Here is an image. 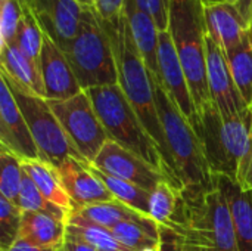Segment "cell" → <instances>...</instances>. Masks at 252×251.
<instances>
[{"instance_id": "12", "label": "cell", "mask_w": 252, "mask_h": 251, "mask_svg": "<svg viewBox=\"0 0 252 251\" xmlns=\"http://www.w3.org/2000/svg\"><path fill=\"white\" fill-rule=\"evenodd\" d=\"M207 68L211 99L224 120L238 117L248 107L235 84L226 52L207 34Z\"/></svg>"}, {"instance_id": "11", "label": "cell", "mask_w": 252, "mask_h": 251, "mask_svg": "<svg viewBox=\"0 0 252 251\" xmlns=\"http://www.w3.org/2000/svg\"><path fill=\"white\" fill-rule=\"evenodd\" d=\"M158 65H159V86L167 92L170 99L180 109L183 117L198 130L199 117L193 104L189 84L180 64L176 46L173 43L170 31H159L158 46Z\"/></svg>"}, {"instance_id": "21", "label": "cell", "mask_w": 252, "mask_h": 251, "mask_svg": "<svg viewBox=\"0 0 252 251\" xmlns=\"http://www.w3.org/2000/svg\"><path fill=\"white\" fill-rule=\"evenodd\" d=\"M149 217L159 226L180 234L185 226V198L183 191L170 182H161L151 192Z\"/></svg>"}, {"instance_id": "14", "label": "cell", "mask_w": 252, "mask_h": 251, "mask_svg": "<svg viewBox=\"0 0 252 251\" xmlns=\"http://www.w3.org/2000/svg\"><path fill=\"white\" fill-rule=\"evenodd\" d=\"M0 146L22 161L40 160L38 148L7 83L0 77Z\"/></svg>"}, {"instance_id": "46", "label": "cell", "mask_w": 252, "mask_h": 251, "mask_svg": "<svg viewBox=\"0 0 252 251\" xmlns=\"http://www.w3.org/2000/svg\"><path fill=\"white\" fill-rule=\"evenodd\" d=\"M251 24H252V21H251Z\"/></svg>"}, {"instance_id": "5", "label": "cell", "mask_w": 252, "mask_h": 251, "mask_svg": "<svg viewBox=\"0 0 252 251\" xmlns=\"http://www.w3.org/2000/svg\"><path fill=\"white\" fill-rule=\"evenodd\" d=\"M154 90L161 126L183 191L201 192L211 189L214 186V175L198 132L183 117L162 86L154 83Z\"/></svg>"}, {"instance_id": "22", "label": "cell", "mask_w": 252, "mask_h": 251, "mask_svg": "<svg viewBox=\"0 0 252 251\" xmlns=\"http://www.w3.org/2000/svg\"><path fill=\"white\" fill-rule=\"evenodd\" d=\"M19 238L38 247L59 250L66 238V222L34 212H22Z\"/></svg>"}, {"instance_id": "10", "label": "cell", "mask_w": 252, "mask_h": 251, "mask_svg": "<svg viewBox=\"0 0 252 251\" xmlns=\"http://www.w3.org/2000/svg\"><path fill=\"white\" fill-rule=\"evenodd\" d=\"M92 166L109 176L134 183L148 192L155 191L161 182H168L152 164L114 141H108L103 145Z\"/></svg>"}, {"instance_id": "37", "label": "cell", "mask_w": 252, "mask_h": 251, "mask_svg": "<svg viewBox=\"0 0 252 251\" xmlns=\"http://www.w3.org/2000/svg\"><path fill=\"white\" fill-rule=\"evenodd\" d=\"M61 251H97L96 249H93L92 246H89L87 243H84L83 240L71 235V234H66V238H65V243L63 246L61 247Z\"/></svg>"}, {"instance_id": "8", "label": "cell", "mask_w": 252, "mask_h": 251, "mask_svg": "<svg viewBox=\"0 0 252 251\" xmlns=\"http://www.w3.org/2000/svg\"><path fill=\"white\" fill-rule=\"evenodd\" d=\"M0 77L7 83L10 92L18 102L30 133L38 148L40 160L47 161L55 167H59L69 157L87 163L65 133L47 99L24 92L22 89L10 83L3 74H0Z\"/></svg>"}, {"instance_id": "33", "label": "cell", "mask_w": 252, "mask_h": 251, "mask_svg": "<svg viewBox=\"0 0 252 251\" xmlns=\"http://www.w3.org/2000/svg\"><path fill=\"white\" fill-rule=\"evenodd\" d=\"M0 47L15 41L22 9L19 0H4L0 3Z\"/></svg>"}, {"instance_id": "44", "label": "cell", "mask_w": 252, "mask_h": 251, "mask_svg": "<svg viewBox=\"0 0 252 251\" xmlns=\"http://www.w3.org/2000/svg\"><path fill=\"white\" fill-rule=\"evenodd\" d=\"M142 251H162V249H161V243H159V244H157V246L148 247V249H145V250H142Z\"/></svg>"}, {"instance_id": "29", "label": "cell", "mask_w": 252, "mask_h": 251, "mask_svg": "<svg viewBox=\"0 0 252 251\" xmlns=\"http://www.w3.org/2000/svg\"><path fill=\"white\" fill-rule=\"evenodd\" d=\"M19 3H21V9H22V15H21L18 33H16L13 43L24 55H27L30 59L38 62L43 41H44V33H43L38 21L35 19L34 13L31 12L30 6L24 0H19Z\"/></svg>"}, {"instance_id": "7", "label": "cell", "mask_w": 252, "mask_h": 251, "mask_svg": "<svg viewBox=\"0 0 252 251\" xmlns=\"http://www.w3.org/2000/svg\"><path fill=\"white\" fill-rule=\"evenodd\" d=\"M185 243L202 251H238L227 201L214 183L208 191L185 192Z\"/></svg>"}, {"instance_id": "20", "label": "cell", "mask_w": 252, "mask_h": 251, "mask_svg": "<svg viewBox=\"0 0 252 251\" xmlns=\"http://www.w3.org/2000/svg\"><path fill=\"white\" fill-rule=\"evenodd\" d=\"M0 74H3L10 83L27 93L46 99L40 62H35L24 55L15 43L0 47Z\"/></svg>"}, {"instance_id": "24", "label": "cell", "mask_w": 252, "mask_h": 251, "mask_svg": "<svg viewBox=\"0 0 252 251\" xmlns=\"http://www.w3.org/2000/svg\"><path fill=\"white\" fill-rule=\"evenodd\" d=\"M66 234H71L97 251H133L123 246L112 231L105 229L75 212H71L66 220Z\"/></svg>"}, {"instance_id": "13", "label": "cell", "mask_w": 252, "mask_h": 251, "mask_svg": "<svg viewBox=\"0 0 252 251\" xmlns=\"http://www.w3.org/2000/svg\"><path fill=\"white\" fill-rule=\"evenodd\" d=\"M43 33L61 49L71 41L81 24L84 6L75 0H24Z\"/></svg>"}, {"instance_id": "2", "label": "cell", "mask_w": 252, "mask_h": 251, "mask_svg": "<svg viewBox=\"0 0 252 251\" xmlns=\"http://www.w3.org/2000/svg\"><path fill=\"white\" fill-rule=\"evenodd\" d=\"M196 132L213 175L227 176L247 189L252 164V105L229 120L213 105L199 117Z\"/></svg>"}, {"instance_id": "1", "label": "cell", "mask_w": 252, "mask_h": 251, "mask_svg": "<svg viewBox=\"0 0 252 251\" xmlns=\"http://www.w3.org/2000/svg\"><path fill=\"white\" fill-rule=\"evenodd\" d=\"M111 40L114 44V52H115V59H117L118 84L123 89L130 105L136 111L137 117L140 118L142 124L145 126L146 132L149 133V136L158 146L159 152L162 154L173 175L180 182L176 164L168 151V145H167V139L164 135V129L161 126V120L158 115V109L155 104L154 80L134 44L131 30L127 22V18L124 16V12L118 24V30L111 37Z\"/></svg>"}, {"instance_id": "36", "label": "cell", "mask_w": 252, "mask_h": 251, "mask_svg": "<svg viewBox=\"0 0 252 251\" xmlns=\"http://www.w3.org/2000/svg\"><path fill=\"white\" fill-rule=\"evenodd\" d=\"M161 228V249L162 251H182L183 238L171 229Z\"/></svg>"}, {"instance_id": "28", "label": "cell", "mask_w": 252, "mask_h": 251, "mask_svg": "<svg viewBox=\"0 0 252 251\" xmlns=\"http://www.w3.org/2000/svg\"><path fill=\"white\" fill-rule=\"evenodd\" d=\"M92 166V164H90ZM93 172L97 175V178L105 183V186L111 191V194L115 197L117 201L126 204L127 207L139 212L140 215L149 216V200H151V192L139 188L134 183H130L123 179H117L114 176H109L96 167H93Z\"/></svg>"}, {"instance_id": "40", "label": "cell", "mask_w": 252, "mask_h": 251, "mask_svg": "<svg viewBox=\"0 0 252 251\" xmlns=\"http://www.w3.org/2000/svg\"><path fill=\"white\" fill-rule=\"evenodd\" d=\"M204 4H219V3H236L238 0H201Z\"/></svg>"}, {"instance_id": "19", "label": "cell", "mask_w": 252, "mask_h": 251, "mask_svg": "<svg viewBox=\"0 0 252 251\" xmlns=\"http://www.w3.org/2000/svg\"><path fill=\"white\" fill-rule=\"evenodd\" d=\"M214 183L227 201L238 251H252V189H244L233 179L221 175H214Z\"/></svg>"}, {"instance_id": "23", "label": "cell", "mask_w": 252, "mask_h": 251, "mask_svg": "<svg viewBox=\"0 0 252 251\" xmlns=\"http://www.w3.org/2000/svg\"><path fill=\"white\" fill-rule=\"evenodd\" d=\"M22 169L47 200L68 213L74 210L72 200L66 194L58 169L53 164L43 160H25L22 161Z\"/></svg>"}, {"instance_id": "45", "label": "cell", "mask_w": 252, "mask_h": 251, "mask_svg": "<svg viewBox=\"0 0 252 251\" xmlns=\"http://www.w3.org/2000/svg\"><path fill=\"white\" fill-rule=\"evenodd\" d=\"M1 1H4V0H0V3H1Z\"/></svg>"}, {"instance_id": "16", "label": "cell", "mask_w": 252, "mask_h": 251, "mask_svg": "<svg viewBox=\"0 0 252 251\" xmlns=\"http://www.w3.org/2000/svg\"><path fill=\"white\" fill-rule=\"evenodd\" d=\"M38 62L47 101L68 99L83 92L66 56L61 47L46 36Z\"/></svg>"}, {"instance_id": "18", "label": "cell", "mask_w": 252, "mask_h": 251, "mask_svg": "<svg viewBox=\"0 0 252 251\" xmlns=\"http://www.w3.org/2000/svg\"><path fill=\"white\" fill-rule=\"evenodd\" d=\"M124 16L131 30L134 44L151 72L154 83H159V65H158V46L159 30L154 19L143 12L134 0L124 1Z\"/></svg>"}, {"instance_id": "3", "label": "cell", "mask_w": 252, "mask_h": 251, "mask_svg": "<svg viewBox=\"0 0 252 251\" xmlns=\"http://www.w3.org/2000/svg\"><path fill=\"white\" fill-rule=\"evenodd\" d=\"M168 31L183 67L198 117H201L214 105L208 87L204 3L201 0H171Z\"/></svg>"}, {"instance_id": "17", "label": "cell", "mask_w": 252, "mask_h": 251, "mask_svg": "<svg viewBox=\"0 0 252 251\" xmlns=\"http://www.w3.org/2000/svg\"><path fill=\"white\" fill-rule=\"evenodd\" d=\"M204 15L207 34L213 37L224 52L238 47L251 27L235 3L204 4Z\"/></svg>"}, {"instance_id": "27", "label": "cell", "mask_w": 252, "mask_h": 251, "mask_svg": "<svg viewBox=\"0 0 252 251\" xmlns=\"http://www.w3.org/2000/svg\"><path fill=\"white\" fill-rule=\"evenodd\" d=\"M72 212L78 213L84 219L105 228V229H112L121 222L127 220H140L149 216L140 215L139 212L127 207L126 204L120 201H109V203H100L94 206H87L81 209H74Z\"/></svg>"}, {"instance_id": "35", "label": "cell", "mask_w": 252, "mask_h": 251, "mask_svg": "<svg viewBox=\"0 0 252 251\" xmlns=\"http://www.w3.org/2000/svg\"><path fill=\"white\" fill-rule=\"evenodd\" d=\"M136 4L146 12L159 31H167L170 24V1L171 0H134Z\"/></svg>"}, {"instance_id": "42", "label": "cell", "mask_w": 252, "mask_h": 251, "mask_svg": "<svg viewBox=\"0 0 252 251\" xmlns=\"http://www.w3.org/2000/svg\"><path fill=\"white\" fill-rule=\"evenodd\" d=\"M75 1H78L84 7H93L94 3H96V0H75Z\"/></svg>"}, {"instance_id": "43", "label": "cell", "mask_w": 252, "mask_h": 251, "mask_svg": "<svg viewBox=\"0 0 252 251\" xmlns=\"http://www.w3.org/2000/svg\"><path fill=\"white\" fill-rule=\"evenodd\" d=\"M247 189H252V164L250 169V175H248V180H247Z\"/></svg>"}, {"instance_id": "32", "label": "cell", "mask_w": 252, "mask_h": 251, "mask_svg": "<svg viewBox=\"0 0 252 251\" xmlns=\"http://www.w3.org/2000/svg\"><path fill=\"white\" fill-rule=\"evenodd\" d=\"M22 210L0 197V250L7 251L19 238Z\"/></svg>"}, {"instance_id": "15", "label": "cell", "mask_w": 252, "mask_h": 251, "mask_svg": "<svg viewBox=\"0 0 252 251\" xmlns=\"http://www.w3.org/2000/svg\"><path fill=\"white\" fill-rule=\"evenodd\" d=\"M56 169L74 209L117 201L89 163L69 157Z\"/></svg>"}, {"instance_id": "30", "label": "cell", "mask_w": 252, "mask_h": 251, "mask_svg": "<svg viewBox=\"0 0 252 251\" xmlns=\"http://www.w3.org/2000/svg\"><path fill=\"white\" fill-rule=\"evenodd\" d=\"M16 206L22 212H34V213L46 215V216L58 219L61 222H66L68 216H69L68 212H65L63 209H61L59 206H56L50 200H47L25 172H24L22 185L19 189Z\"/></svg>"}, {"instance_id": "26", "label": "cell", "mask_w": 252, "mask_h": 251, "mask_svg": "<svg viewBox=\"0 0 252 251\" xmlns=\"http://www.w3.org/2000/svg\"><path fill=\"white\" fill-rule=\"evenodd\" d=\"M235 84L247 107L252 105V24L244 41L226 52Z\"/></svg>"}, {"instance_id": "34", "label": "cell", "mask_w": 252, "mask_h": 251, "mask_svg": "<svg viewBox=\"0 0 252 251\" xmlns=\"http://www.w3.org/2000/svg\"><path fill=\"white\" fill-rule=\"evenodd\" d=\"M124 1L126 0H96L93 6L109 37H112L118 30V24L124 12Z\"/></svg>"}, {"instance_id": "25", "label": "cell", "mask_w": 252, "mask_h": 251, "mask_svg": "<svg viewBox=\"0 0 252 251\" xmlns=\"http://www.w3.org/2000/svg\"><path fill=\"white\" fill-rule=\"evenodd\" d=\"M111 231L123 246L133 251H142L161 243V228L151 217L121 222Z\"/></svg>"}, {"instance_id": "41", "label": "cell", "mask_w": 252, "mask_h": 251, "mask_svg": "<svg viewBox=\"0 0 252 251\" xmlns=\"http://www.w3.org/2000/svg\"><path fill=\"white\" fill-rule=\"evenodd\" d=\"M182 251H202V250H201V249H198V247H195V246H190V244H188V243H185V241H183Z\"/></svg>"}, {"instance_id": "9", "label": "cell", "mask_w": 252, "mask_h": 251, "mask_svg": "<svg viewBox=\"0 0 252 251\" xmlns=\"http://www.w3.org/2000/svg\"><path fill=\"white\" fill-rule=\"evenodd\" d=\"M47 102L74 146L89 164H93L109 136L87 92L83 90L68 99Z\"/></svg>"}, {"instance_id": "39", "label": "cell", "mask_w": 252, "mask_h": 251, "mask_svg": "<svg viewBox=\"0 0 252 251\" xmlns=\"http://www.w3.org/2000/svg\"><path fill=\"white\" fill-rule=\"evenodd\" d=\"M236 7L239 9V12L244 15V18L250 22L251 25L252 21V0H238L236 3Z\"/></svg>"}, {"instance_id": "6", "label": "cell", "mask_w": 252, "mask_h": 251, "mask_svg": "<svg viewBox=\"0 0 252 251\" xmlns=\"http://www.w3.org/2000/svg\"><path fill=\"white\" fill-rule=\"evenodd\" d=\"M61 50L83 90L118 84L114 44L93 7H84L77 36Z\"/></svg>"}, {"instance_id": "38", "label": "cell", "mask_w": 252, "mask_h": 251, "mask_svg": "<svg viewBox=\"0 0 252 251\" xmlns=\"http://www.w3.org/2000/svg\"><path fill=\"white\" fill-rule=\"evenodd\" d=\"M7 251H61V249L59 250H56V249H44V247H38L35 244H31V243L24 241V240L19 238Z\"/></svg>"}, {"instance_id": "31", "label": "cell", "mask_w": 252, "mask_h": 251, "mask_svg": "<svg viewBox=\"0 0 252 251\" xmlns=\"http://www.w3.org/2000/svg\"><path fill=\"white\" fill-rule=\"evenodd\" d=\"M0 197L16 204L24 178L22 160L9 149L0 146Z\"/></svg>"}, {"instance_id": "4", "label": "cell", "mask_w": 252, "mask_h": 251, "mask_svg": "<svg viewBox=\"0 0 252 251\" xmlns=\"http://www.w3.org/2000/svg\"><path fill=\"white\" fill-rule=\"evenodd\" d=\"M86 92L109 136V141H114L126 149L142 157L145 161L159 170L173 186L183 191L182 183L173 175L171 169L146 132L120 84L94 87Z\"/></svg>"}]
</instances>
